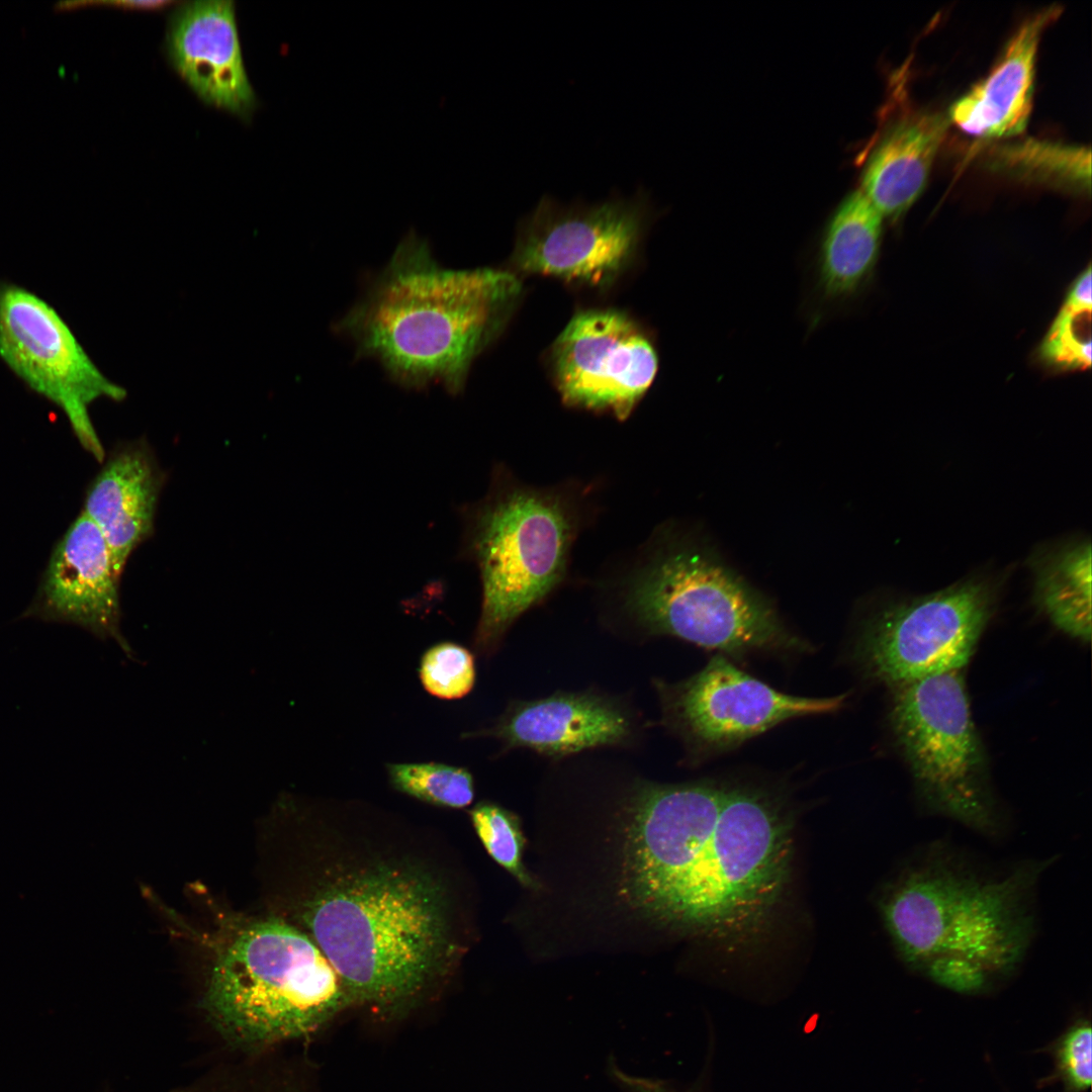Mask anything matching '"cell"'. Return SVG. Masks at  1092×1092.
<instances>
[{
  "label": "cell",
  "mask_w": 1092,
  "mask_h": 1092,
  "mask_svg": "<svg viewBox=\"0 0 1092 1092\" xmlns=\"http://www.w3.org/2000/svg\"><path fill=\"white\" fill-rule=\"evenodd\" d=\"M778 799L742 785L645 784L627 806L624 886L655 922L717 939L765 925L788 884L792 826Z\"/></svg>",
  "instance_id": "6da1fadb"
},
{
  "label": "cell",
  "mask_w": 1092,
  "mask_h": 1092,
  "mask_svg": "<svg viewBox=\"0 0 1092 1092\" xmlns=\"http://www.w3.org/2000/svg\"><path fill=\"white\" fill-rule=\"evenodd\" d=\"M334 841L324 843L301 904L306 934L351 1005L401 1018L437 994L461 954L453 892L419 857L363 840Z\"/></svg>",
  "instance_id": "7a4b0ae2"
},
{
  "label": "cell",
  "mask_w": 1092,
  "mask_h": 1092,
  "mask_svg": "<svg viewBox=\"0 0 1092 1092\" xmlns=\"http://www.w3.org/2000/svg\"><path fill=\"white\" fill-rule=\"evenodd\" d=\"M1050 858L996 866L937 840L913 851L879 908L915 974L964 995L989 993L1024 963L1037 931V890Z\"/></svg>",
  "instance_id": "3957f363"
},
{
  "label": "cell",
  "mask_w": 1092,
  "mask_h": 1092,
  "mask_svg": "<svg viewBox=\"0 0 1092 1092\" xmlns=\"http://www.w3.org/2000/svg\"><path fill=\"white\" fill-rule=\"evenodd\" d=\"M522 285L511 272L440 265L411 232L397 245L337 331L358 356L375 360L395 383L463 389L475 359L497 338Z\"/></svg>",
  "instance_id": "277c9868"
},
{
  "label": "cell",
  "mask_w": 1092,
  "mask_h": 1092,
  "mask_svg": "<svg viewBox=\"0 0 1092 1092\" xmlns=\"http://www.w3.org/2000/svg\"><path fill=\"white\" fill-rule=\"evenodd\" d=\"M566 488H535L495 468L483 498L459 509L460 556L475 563L482 586L473 645L498 646L510 626L564 579L582 525V504Z\"/></svg>",
  "instance_id": "5b68a950"
},
{
  "label": "cell",
  "mask_w": 1092,
  "mask_h": 1092,
  "mask_svg": "<svg viewBox=\"0 0 1092 1092\" xmlns=\"http://www.w3.org/2000/svg\"><path fill=\"white\" fill-rule=\"evenodd\" d=\"M204 1005L223 1036L258 1046L315 1033L351 1003L312 939L270 919L244 927L222 949Z\"/></svg>",
  "instance_id": "8992f818"
},
{
  "label": "cell",
  "mask_w": 1092,
  "mask_h": 1092,
  "mask_svg": "<svg viewBox=\"0 0 1092 1092\" xmlns=\"http://www.w3.org/2000/svg\"><path fill=\"white\" fill-rule=\"evenodd\" d=\"M624 603L647 630L729 654L795 648L774 607L709 551L676 544L627 577Z\"/></svg>",
  "instance_id": "52a82bcc"
},
{
  "label": "cell",
  "mask_w": 1092,
  "mask_h": 1092,
  "mask_svg": "<svg viewBox=\"0 0 1092 1092\" xmlns=\"http://www.w3.org/2000/svg\"><path fill=\"white\" fill-rule=\"evenodd\" d=\"M890 720L927 810L996 839L1007 822L988 782L961 670L894 689Z\"/></svg>",
  "instance_id": "ba28073f"
},
{
  "label": "cell",
  "mask_w": 1092,
  "mask_h": 1092,
  "mask_svg": "<svg viewBox=\"0 0 1092 1092\" xmlns=\"http://www.w3.org/2000/svg\"><path fill=\"white\" fill-rule=\"evenodd\" d=\"M0 359L28 387L59 406L81 446L103 461L89 406L100 397L120 401L125 389L99 370L50 304L7 282H0Z\"/></svg>",
  "instance_id": "9c48e42d"
},
{
  "label": "cell",
  "mask_w": 1092,
  "mask_h": 1092,
  "mask_svg": "<svg viewBox=\"0 0 1092 1092\" xmlns=\"http://www.w3.org/2000/svg\"><path fill=\"white\" fill-rule=\"evenodd\" d=\"M992 592L970 580L888 607L864 627L858 657L892 688L962 670L991 616Z\"/></svg>",
  "instance_id": "30bf717a"
},
{
  "label": "cell",
  "mask_w": 1092,
  "mask_h": 1092,
  "mask_svg": "<svg viewBox=\"0 0 1092 1092\" xmlns=\"http://www.w3.org/2000/svg\"><path fill=\"white\" fill-rule=\"evenodd\" d=\"M648 218L643 195L571 207L543 198L520 228L512 261L524 273L609 287L633 264Z\"/></svg>",
  "instance_id": "8fae6325"
},
{
  "label": "cell",
  "mask_w": 1092,
  "mask_h": 1092,
  "mask_svg": "<svg viewBox=\"0 0 1092 1092\" xmlns=\"http://www.w3.org/2000/svg\"><path fill=\"white\" fill-rule=\"evenodd\" d=\"M550 368L562 400L627 418L654 381L655 347L630 315L615 308L580 310L553 343Z\"/></svg>",
  "instance_id": "7c38bea8"
},
{
  "label": "cell",
  "mask_w": 1092,
  "mask_h": 1092,
  "mask_svg": "<svg viewBox=\"0 0 1092 1092\" xmlns=\"http://www.w3.org/2000/svg\"><path fill=\"white\" fill-rule=\"evenodd\" d=\"M668 720L697 752L734 747L792 718L832 713L845 696L803 698L781 693L715 656L698 673L661 687Z\"/></svg>",
  "instance_id": "4fadbf2b"
},
{
  "label": "cell",
  "mask_w": 1092,
  "mask_h": 1092,
  "mask_svg": "<svg viewBox=\"0 0 1092 1092\" xmlns=\"http://www.w3.org/2000/svg\"><path fill=\"white\" fill-rule=\"evenodd\" d=\"M120 578L101 531L82 513L56 546L23 617L79 626L114 640L131 658L120 628Z\"/></svg>",
  "instance_id": "5bb4252c"
},
{
  "label": "cell",
  "mask_w": 1092,
  "mask_h": 1092,
  "mask_svg": "<svg viewBox=\"0 0 1092 1092\" xmlns=\"http://www.w3.org/2000/svg\"><path fill=\"white\" fill-rule=\"evenodd\" d=\"M174 66L205 101L249 113L254 94L244 69L230 1H197L175 13L169 32Z\"/></svg>",
  "instance_id": "9a60e30c"
},
{
  "label": "cell",
  "mask_w": 1092,
  "mask_h": 1092,
  "mask_svg": "<svg viewBox=\"0 0 1092 1092\" xmlns=\"http://www.w3.org/2000/svg\"><path fill=\"white\" fill-rule=\"evenodd\" d=\"M627 713L593 694H555L513 704L496 724L464 737L492 736L507 747H527L549 756L622 744L631 736Z\"/></svg>",
  "instance_id": "2e32d148"
},
{
  "label": "cell",
  "mask_w": 1092,
  "mask_h": 1092,
  "mask_svg": "<svg viewBox=\"0 0 1092 1092\" xmlns=\"http://www.w3.org/2000/svg\"><path fill=\"white\" fill-rule=\"evenodd\" d=\"M164 476L149 446H119L88 488L84 514L98 527L121 577L134 549L154 532Z\"/></svg>",
  "instance_id": "e0dca14e"
},
{
  "label": "cell",
  "mask_w": 1092,
  "mask_h": 1092,
  "mask_svg": "<svg viewBox=\"0 0 1092 1092\" xmlns=\"http://www.w3.org/2000/svg\"><path fill=\"white\" fill-rule=\"evenodd\" d=\"M882 215L863 192H850L827 221L811 263L812 324L841 312L867 285L876 267Z\"/></svg>",
  "instance_id": "ac0fdd59"
},
{
  "label": "cell",
  "mask_w": 1092,
  "mask_h": 1092,
  "mask_svg": "<svg viewBox=\"0 0 1092 1092\" xmlns=\"http://www.w3.org/2000/svg\"><path fill=\"white\" fill-rule=\"evenodd\" d=\"M1059 14V7L1046 8L1020 25L989 75L951 105L949 118L957 126L985 139L1013 136L1025 129L1039 39Z\"/></svg>",
  "instance_id": "d6986e66"
},
{
  "label": "cell",
  "mask_w": 1092,
  "mask_h": 1092,
  "mask_svg": "<svg viewBox=\"0 0 1092 1092\" xmlns=\"http://www.w3.org/2000/svg\"><path fill=\"white\" fill-rule=\"evenodd\" d=\"M947 119L914 111L896 120L870 156L860 189L882 217L901 216L923 191Z\"/></svg>",
  "instance_id": "ffe728a7"
},
{
  "label": "cell",
  "mask_w": 1092,
  "mask_h": 1092,
  "mask_svg": "<svg viewBox=\"0 0 1092 1092\" xmlns=\"http://www.w3.org/2000/svg\"><path fill=\"white\" fill-rule=\"evenodd\" d=\"M1091 543L1080 541L1032 559L1035 598L1052 622L1080 639L1091 638Z\"/></svg>",
  "instance_id": "44dd1931"
},
{
  "label": "cell",
  "mask_w": 1092,
  "mask_h": 1092,
  "mask_svg": "<svg viewBox=\"0 0 1092 1092\" xmlns=\"http://www.w3.org/2000/svg\"><path fill=\"white\" fill-rule=\"evenodd\" d=\"M388 779L398 792L439 807L462 809L474 798L472 775L440 762L390 763Z\"/></svg>",
  "instance_id": "7402d4cb"
},
{
  "label": "cell",
  "mask_w": 1092,
  "mask_h": 1092,
  "mask_svg": "<svg viewBox=\"0 0 1092 1092\" xmlns=\"http://www.w3.org/2000/svg\"><path fill=\"white\" fill-rule=\"evenodd\" d=\"M472 826L489 856L521 885L535 890L537 882L523 862L526 839L519 817L491 802H480L469 812Z\"/></svg>",
  "instance_id": "603a6c76"
},
{
  "label": "cell",
  "mask_w": 1092,
  "mask_h": 1092,
  "mask_svg": "<svg viewBox=\"0 0 1092 1092\" xmlns=\"http://www.w3.org/2000/svg\"><path fill=\"white\" fill-rule=\"evenodd\" d=\"M1053 1072L1040 1079L1038 1087L1062 1084L1063 1092H1087L1092 1080V1032L1089 1017L1080 1016L1046 1048Z\"/></svg>",
  "instance_id": "cb8c5ba5"
},
{
  "label": "cell",
  "mask_w": 1092,
  "mask_h": 1092,
  "mask_svg": "<svg viewBox=\"0 0 1092 1092\" xmlns=\"http://www.w3.org/2000/svg\"><path fill=\"white\" fill-rule=\"evenodd\" d=\"M419 673L423 687L432 696L459 699L473 688L474 658L467 648L457 643L441 642L423 654Z\"/></svg>",
  "instance_id": "d4e9b609"
},
{
  "label": "cell",
  "mask_w": 1092,
  "mask_h": 1092,
  "mask_svg": "<svg viewBox=\"0 0 1092 1092\" xmlns=\"http://www.w3.org/2000/svg\"><path fill=\"white\" fill-rule=\"evenodd\" d=\"M1091 311L1062 306L1040 347L1042 361L1058 370H1085L1091 365Z\"/></svg>",
  "instance_id": "484cf974"
},
{
  "label": "cell",
  "mask_w": 1092,
  "mask_h": 1092,
  "mask_svg": "<svg viewBox=\"0 0 1092 1092\" xmlns=\"http://www.w3.org/2000/svg\"><path fill=\"white\" fill-rule=\"evenodd\" d=\"M1008 154H1012L1016 167L1021 165L1020 171L1023 173L1089 188L1090 153L1082 148L1026 143Z\"/></svg>",
  "instance_id": "4316f807"
},
{
  "label": "cell",
  "mask_w": 1092,
  "mask_h": 1092,
  "mask_svg": "<svg viewBox=\"0 0 1092 1092\" xmlns=\"http://www.w3.org/2000/svg\"><path fill=\"white\" fill-rule=\"evenodd\" d=\"M608 1073L621 1092H678L663 1081L630 1075L614 1060L609 1061Z\"/></svg>",
  "instance_id": "83f0119b"
},
{
  "label": "cell",
  "mask_w": 1092,
  "mask_h": 1092,
  "mask_svg": "<svg viewBox=\"0 0 1092 1092\" xmlns=\"http://www.w3.org/2000/svg\"><path fill=\"white\" fill-rule=\"evenodd\" d=\"M1091 267L1088 266L1071 285L1063 306L1079 311L1092 310Z\"/></svg>",
  "instance_id": "f1b7e54d"
}]
</instances>
